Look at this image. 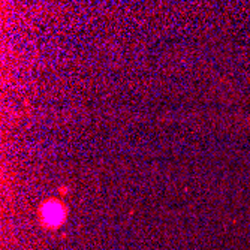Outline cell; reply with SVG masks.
Instances as JSON below:
<instances>
[{
    "mask_svg": "<svg viewBox=\"0 0 250 250\" xmlns=\"http://www.w3.org/2000/svg\"><path fill=\"white\" fill-rule=\"evenodd\" d=\"M45 219L50 220V222L59 220V219H60V216H59V208H56V207H53V210L45 208Z\"/></svg>",
    "mask_w": 250,
    "mask_h": 250,
    "instance_id": "cell-1",
    "label": "cell"
}]
</instances>
